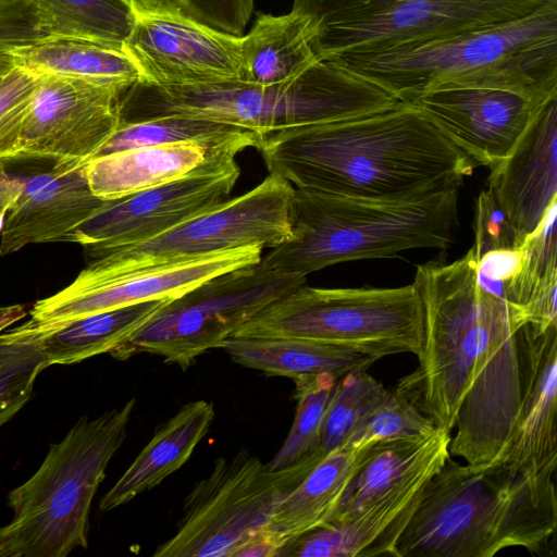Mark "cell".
Returning a JSON list of instances; mask_svg holds the SVG:
<instances>
[{
  "mask_svg": "<svg viewBox=\"0 0 557 557\" xmlns=\"http://www.w3.org/2000/svg\"><path fill=\"white\" fill-rule=\"evenodd\" d=\"M270 174L296 188L406 199L460 188L478 165L413 103L261 137Z\"/></svg>",
  "mask_w": 557,
  "mask_h": 557,
  "instance_id": "cell-1",
  "label": "cell"
},
{
  "mask_svg": "<svg viewBox=\"0 0 557 557\" xmlns=\"http://www.w3.org/2000/svg\"><path fill=\"white\" fill-rule=\"evenodd\" d=\"M413 285L423 305L419 367L396 388L451 432L473 382L515 350L509 338L527 324L524 313L485 285L472 247L451 263L417 265Z\"/></svg>",
  "mask_w": 557,
  "mask_h": 557,
  "instance_id": "cell-2",
  "label": "cell"
},
{
  "mask_svg": "<svg viewBox=\"0 0 557 557\" xmlns=\"http://www.w3.org/2000/svg\"><path fill=\"white\" fill-rule=\"evenodd\" d=\"M557 528L553 478L529 479L450 457L425 484L397 540L396 557H493L508 547L547 550Z\"/></svg>",
  "mask_w": 557,
  "mask_h": 557,
  "instance_id": "cell-3",
  "label": "cell"
},
{
  "mask_svg": "<svg viewBox=\"0 0 557 557\" xmlns=\"http://www.w3.org/2000/svg\"><path fill=\"white\" fill-rule=\"evenodd\" d=\"M410 103L444 88L557 96V1L510 21L377 54L330 60Z\"/></svg>",
  "mask_w": 557,
  "mask_h": 557,
  "instance_id": "cell-4",
  "label": "cell"
},
{
  "mask_svg": "<svg viewBox=\"0 0 557 557\" xmlns=\"http://www.w3.org/2000/svg\"><path fill=\"white\" fill-rule=\"evenodd\" d=\"M458 190L392 200L295 188L290 236L261 261L274 271L307 276L345 261L446 249L458 225Z\"/></svg>",
  "mask_w": 557,
  "mask_h": 557,
  "instance_id": "cell-5",
  "label": "cell"
},
{
  "mask_svg": "<svg viewBox=\"0 0 557 557\" xmlns=\"http://www.w3.org/2000/svg\"><path fill=\"white\" fill-rule=\"evenodd\" d=\"M376 84L318 60L296 78L273 85L242 81L196 87L137 82L120 100V124L161 116H188L268 133L360 116L400 104Z\"/></svg>",
  "mask_w": 557,
  "mask_h": 557,
  "instance_id": "cell-6",
  "label": "cell"
},
{
  "mask_svg": "<svg viewBox=\"0 0 557 557\" xmlns=\"http://www.w3.org/2000/svg\"><path fill=\"white\" fill-rule=\"evenodd\" d=\"M135 405L131 398L95 419L83 417L50 445L38 470L8 494L14 515L0 528V557H66L88 546L91 503Z\"/></svg>",
  "mask_w": 557,
  "mask_h": 557,
  "instance_id": "cell-7",
  "label": "cell"
},
{
  "mask_svg": "<svg viewBox=\"0 0 557 557\" xmlns=\"http://www.w3.org/2000/svg\"><path fill=\"white\" fill-rule=\"evenodd\" d=\"M233 336L312 339L376 359L403 352L418 356L423 305L413 283L393 288L304 284L268 305Z\"/></svg>",
  "mask_w": 557,
  "mask_h": 557,
  "instance_id": "cell-8",
  "label": "cell"
},
{
  "mask_svg": "<svg viewBox=\"0 0 557 557\" xmlns=\"http://www.w3.org/2000/svg\"><path fill=\"white\" fill-rule=\"evenodd\" d=\"M557 0H294L318 60L377 54L525 16Z\"/></svg>",
  "mask_w": 557,
  "mask_h": 557,
  "instance_id": "cell-9",
  "label": "cell"
},
{
  "mask_svg": "<svg viewBox=\"0 0 557 557\" xmlns=\"http://www.w3.org/2000/svg\"><path fill=\"white\" fill-rule=\"evenodd\" d=\"M315 455L273 470L247 448L218 458L186 496L175 533L154 557H233L267 528L277 502L323 458Z\"/></svg>",
  "mask_w": 557,
  "mask_h": 557,
  "instance_id": "cell-10",
  "label": "cell"
},
{
  "mask_svg": "<svg viewBox=\"0 0 557 557\" xmlns=\"http://www.w3.org/2000/svg\"><path fill=\"white\" fill-rule=\"evenodd\" d=\"M305 282L306 276L274 271L261 260L230 270L168 300L111 356L124 360L147 352L186 370L197 357L221 348L263 308Z\"/></svg>",
  "mask_w": 557,
  "mask_h": 557,
  "instance_id": "cell-11",
  "label": "cell"
},
{
  "mask_svg": "<svg viewBox=\"0 0 557 557\" xmlns=\"http://www.w3.org/2000/svg\"><path fill=\"white\" fill-rule=\"evenodd\" d=\"M294 191L288 181L269 173L251 190L162 234L91 259L73 282L100 283L248 245L274 248L290 236Z\"/></svg>",
  "mask_w": 557,
  "mask_h": 557,
  "instance_id": "cell-12",
  "label": "cell"
},
{
  "mask_svg": "<svg viewBox=\"0 0 557 557\" xmlns=\"http://www.w3.org/2000/svg\"><path fill=\"white\" fill-rule=\"evenodd\" d=\"M227 148L212 154L188 174L123 198L107 200L66 242L84 247L91 259L127 247L207 212L228 199L240 169Z\"/></svg>",
  "mask_w": 557,
  "mask_h": 557,
  "instance_id": "cell-13",
  "label": "cell"
},
{
  "mask_svg": "<svg viewBox=\"0 0 557 557\" xmlns=\"http://www.w3.org/2000/svg\"><path fill=\"white\" fill-rule=\"evenodd\" d=\"M135 21L123 45L139 81L196 87L239 81L240 37L190 17L174 0H132Z\"/></svg>",
  "mask_w": 557,
  "mask_h": 557,
  "instance_id": "cell-14",
  "label": "cell"
},
{
  "mask_svg": "<svg viewBox=\"0 0 557 557\" xmlns=\"http://www.w3.org/2000/svg\"><path fill=\"white\" fill-rule=\"evenodd\" d=\"M125 90L82 79L40 76L24 119L20 158L89 161L116 131Z\"/></svg>",
  "mask_w": 557,
  "mask_h": 557,
  "instance_id": "cell-15",
  "label": "cell"
},
{
  "mask_svg": "<svg viewBox=\"0 0 557 557\" xmlns=\"http://www.w3.org/2000/svg\"><path fill=\"white\" fill-rule=\"evenodd\" d=\"M263 248L255 244L221 250L95 284L72 282L37 300L29 308V319L24 324L47 327L149 300L173 299L210 277L259 262Z\"/></svg>",
  "mask_w": 557,
  "mask_h": 557,
  "instance_id": "cell-16",
  "label": "cell"
},
{
  "mask_svg": "<svg viewBox=\"0 0 557 557\" xmlns=\"http://www.w3.org/2000/svg\"><path fill=\"white\" fill-rule=\"evenodd\" d=\"M520 395L516 414L494 465L529 479L553 478L557 465V324L527 323L516 333Z\"/></svg>",
  "mask_w": 557,
  "mask_h": 557,
  "instance_id": "cell-17",
  "label": "cell"
},
{
  "mask_svg": "<svg viewBox=\"0 0 557 557\" xmlns=\"http://www.w3.org/2000/svg\"><path fill=\"white\" fill-rule=\"evenodd\" d=\"M548 99L498 88L456 87L424 92L410 103L476 165L491 170L509 156Z\"/></svg>",
  "mask_w": 557,
  "mask_h": 557,
  "instance_id": "cell-18",
  "label": "cell"
},
{
  "mask_svg": "<svg viewBox=\"0 0 557 557\" xmlns=\"http://www.w3.org/2000/svg\"><path fill=\"white\" fill-rule=\"evenodd\" d=\"M487 186L520 247L557 202V96L539 108L509 156L491 169Z\"/></svg>",
  "mask_w": 557,
  "mask_h": 557,
  "instance_id": "cell-19",
  "label": "cell"
},
{
  "mask_svg": "<svg viewBox=\"0 0 557 557\" xmlns=\"http://www.w3.org/2000/svg\"><path fill=\"white\" fill-rule=\"evenodd\" d=\"M88 161H59L50 172L21 180L0 233V256L30 244L66 242L107 200L90 189Z\"/></svg>",
  "mask_w": 557,
  "mask_h": 557,
  "instance_id": "cell-20",
  "label": "cell"
},
{
  "mask_svg": "<svg viewBox=\"0 0 557 557\" xmlns=\"http://www.w3.org/2000/svg\"><path fill=\"white\" fill-rule=\"evenodd\" d=\"M450 432L369 445L329 521L348 519L389 496L425 485L450 457ZM327 521V522H329Z\"/></svg>",
  "mask_w": 557,
  "mask_h": 557,
  "instance_id": "cell-21",
  "label": "cell"
},
{
  "mask_svg": "<svg viewBox=\"0 0 557 557\" xmlns=\"http://www.w3.org/2000/svg\"><path fill=\"white\" fill-rule=\"evenodd\" d=\"M424 486L389 496L348 519L325 522L290 541L280 557H396L397 540Z\"/></svg>",
  "mask_w": 557,
  "mask_h": 557,
  "instance_id": "cell-22",
  "label": "cell"
},
{
  "mask_svg": "<svg viewBox=\"0 0 557 557\" xmlns=\"http://www.w3.org/2000/svg\"><path fill=\"white\" fill-rule=\"evenodd\" d=\"M168 300H149L47 327L22 323L2 332L0 342L33 344L44 355L48 367L73 364L100 354L114 352L147 324Z\"/></svg>",
  "mask_w": 557,
  "mask_h": 557,
  "instance_id": "cell-23",
  "label": "cell"
},
{
  "mask_svg": "<svg viewBox=\"0 0 557 557\" xmlns=\"http://www.w3.org/2000/svg\"><path fill=\"white\" fill-rule=\"evenodd\" d=\"M227 148L246 149L243 145L209 147L187 141L97 156L86 164L87 181L97 197L114 200L177 180Z\"/></svg>",
  "mask_w": 557,
  "mask_h": 557,
  "instance_id": "cell-24",
  "label": "cell"
},
{
  "mask_svg": "<svg viewBox=\"0 0 557 557\" xmlns=\"http://www.w3.org/2000/svg\"><path fill=\"white\" fill-rule=\"evenodd\" d=\"M211 403L184 405L162 424L116 483L102 496L101 511L127 504L177 471L190 458L214 420Z\"/></svg>",
  "mask_w": 557,
  "mask_h": 557,
  "instance_id": "cell-25",
  "label": "cell"
},
{
  "mask_svg": "<svg viewBox=\"0 0 557 557\" xmlns=\"http://www.w3.org/2000/svg\"><path fill=\"white\" fill-rule=\"evenodd\" d=\"M308 18L295 11L284 15L259 12L240 38L239 81L273 85L292 81L318 61Z\"/></svg>",
  "mask_w": 557,
  "mask_h": 557,
  "instance_id": "cell-26",
  "label": "cell"
},
{
  "mask_svg": "<svg viewBox=\"0 0 557 557\" xmlns=\"http://www.w3.org/2000/svg\"><path fill=\"white\" fill-rule=\"evenodd\" d=\"M221 348L243 367L293 380L321 372L341 379L349 372L367 371L377 360L345 346L305 338L232 336Z\"/></svg>",
  "mask_w": 557,
  "mask_h": 557,
  "instance_id": "cell-27",
  "label": "cell"
},
{
  "mask_svg": "<svg viewBox=\"0 0 557 557\" xmlns=\"http://www.w3.org/2000/svg\"><path fill=\"white\" fill-rule=\"evenodd\" d=\"M367 447L345 444L326 454L277 502L267 529L290 542L327 522Z\"/></svg>",
  "mask_w": 557,
  "mask_h": 557,
  "instance_id": "cell-28",
  "label": "cell"
},
{
  "mask_svg": "<svg viewBox=\"0 0 557 557\" xmlns=\"http://www.w3.org/2000/svg\"><path fill=\"white\" fill-rule=\"evenodd\" d=\"M14 66L35 75H54L127 89L140 78L124 51L100 42L48 39L8 49Z\"/></svg>",
  "mask_w": 557,
  "mask_h": 557,
  "instance_id": "cell-29",
  "label": "cell"
},
{
  "mask_svg": "<svg viewBox=\"0 0 557 557\" xmlns=\"http://www.w3.org/2000/svg\"><path fill=\"white\" fill-rule=\"evenodd\" d=\"M46 40L77 39L123 47L132 33V0H34Z\"/></svg>",
  "mask_w": 557,
  "mask_h": 557,
  "instance_id": "cell-30",
  "label": "cell"
},
{
  "mask_svg": "<svg viewBox=\"0 0 557 557\" xmlns=\"http://www.w3.org/2000/svg\"><path fill=\"white\" fill-rule=\"evenodd\" d=\"M260 140L261 137L250 129L210 120L171 115L120 124L97 156L187 141L209 147L243 145L246 148H258Z\"/></svg>",
  "mask_w": 557,
  "mask_h": 557,
  "instance_id": "cell-31",
  "label": "cell"
},
{
  "mask_svg": "<svg viewBox=\"0 0 557 557\" xmlns=\"http://www.w3.org/2000/svg\"><path fill=\"white\" fill-rule=\"evenodd\" d=\"M297 401L294 422L281 448L267 466L273 470L321 455L320 436L327 406L338 377L329 372L294 379Z\"/></svg>",
  "mask_w": 557,
  "mask_h": 557,
  "instance_id": "cell-32",
  "label": "cell"
},
{
  "mask_svg": "<svg viewBox=\"0 0 557 557\" xmlns=\"http://www.w3.org/2000/svg\"><path fill=\"white\" fill-rule=\"evenodd\" d=\"M386 389L367 371H354L338 379L327 406L320 436L323 456L345 445L356 424L385 397Z\"/></svg>",
  "mask_w": 557,
  "mask_h": 557,
  "instance_id": "cell-33",
  "label": "cell"
},
{
  "mask_svg": "<svg viewBox=\"0 0 557 557\" xmlns=\"http://www.w3.org/2000/svg\"><path fill=\"white\" fill-rule=\"evenodd\" d=\"M435 428L428 416L394 388L356 424L345 444L362 448L382 441L424 436Z\"/></svg>",
  "mask_w": 557,
  "mask_h": 557,
  "instance_id": "cell-34",
  "label": "cell"
},
{
  "mask_svg": "<svg viewBox=\"0 0 557 557\" xmlns=\"http://www.w3.org/2000/svg\"><path fill=\"white\" fill-rule=\"evenodd\" d=\"M47 367L33 344L0 342V429L26 405L38 374Z\"/></svg>",
  "mask_w": 557,
  "mask_h": 557,
  "instance_id": "cell-35",
  "label": "cell"
},
{
  "mask_svg": "<svg viewBox=\"0 0 557 557\" xmlns=\"http://www.w3.org/2000/svg\"><path fill=\"white\" fill-rule=\"evenodd\" d=\"M39 81L17 66L0 81V164L20 158L24 119Z\"/></svg>",
  "mask_w": 557,
  "mask_h": 557,
  "instance_id": "cell-36",
  "label": "cell"
},
{
  "mask_svg": "<svg viewBox=\"0 0 557 557\" xmlns=\"http://www.w3.org/2000/svg\"><path fill=\"white\" fill-rule=\"evenodd\" d=\"M44 40L34 0H0V67L13 64L9 48Z\"/></svg>",
  "mask_w": 557,
  "mask_h": 557,
  "instance_id": "cell-37",
  "label": "cell"
},
{
  "mask_svg": "<svg viewBox=\"0 0 557 557\" xmlns=\"http://www.w3.org/2000/svg\"><path fill=\"white\" fill-rule=\"evenodd\" d=\"M473 227L475 240L472 249L476 257L492 250L519 248L512 226L487 189L482 190L476 199Z\"/></svg>",
  "mask_w": 557,
  "mask_h": 557,
  "instance_id": "cell-38",
  "label": "cell"
},
{
  "mask_svg": "<svg viewBox=\"0 0 557 557\" xmlns=\"http://www.w3.org/2000/svg\"><path fill=\"white\" fill-rule=\"evenodd\" d=\"M198 22L240 37L253 10L255 0H174Z\"/></svg>",
  "mask_w": 557,
  "mask_h": 557,
  "instance_id": "cell-39",
  "label": "cell"
},
{
  "mask_svg": "<svg viewBox=\"0 0 557 557\" xmlns=\"http://www.w3.org/2000/svg\"><path fill=\"white\" fill-rule=\"evenodd\" d=\"M289 541L267 528L249 537L233 557H280Z\"/></svg>",
  "mask_w": 557,
  "mask_h": 557,
  "instance_id": "cell-40",
  "label": "cell"
},
{
  "mask_svg": "<svg viewBox=\"0 0 557 557\" xmlns=\"http://www.w3.org/2000/svg\"><path fill=\"white\" fill-rule=\"evenodd\" d=\"M21 180L7 174L4 164H0V207L5 211L14 201L20 189Z\"/></svg>",
  "mask_w": 557,
  "mask_h": 557,
  "instance_id": "cell-41",
  "label": "cell"
},
{
  "mask_svg": "<svg viewBox=\"0 0 557 557\" xmlns=\"http://www.w3.org/2000/svg\"><path fill=\"white\" fill-rule=\"evenodd\" d=\"M28 314L25 305L0 306V334Z\"/></svg>",
  "mask_w": 557,
  "mask_h": 557,
  "instance_id": "cell-42",
  "label": "cell"
},
{
  "mask_svg": "<svg viewBox=\"0 0 557 557\" xmlns=\"http://www.w3.org/2000/svg\"><path fill=\"white\" fill-rule=\"evenodd\" d=\"M14 67V64L5 65L0 67V81L2 77Z\"/></svg>",
  "mask_w": 557,
  "mask_h": 557,
  "instance_id": "cell-43",
  "label": "cell"
},
{
  "mask_svg": "<svg viewBox=\"0 0 557 557\" xmlns=\"http://www.w3.org/2000/svg\"><path fill=\"white\" fill-rule=\"evenodd\" d=\"M5 214L7 211L2 207H0V233L2 232L4 225Z\"/></svg>",
  "mask_w": 557,
  "mask_h": 557,
  "instance_id": "cell-44",
  "label": "cell"
}]
</instances>
